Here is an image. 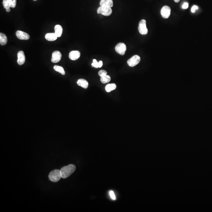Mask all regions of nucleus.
Masks as SVG:
<instances>
[{
    "label": "nucleus",
    "mask_w": 212,
    "mask_h": 212,
    "mask_svg": "<svg viewBox=\"0 0 212 212\" xmlns=\"http://www.w3.org/2000/svg\"><path fill=\"white\" fill-rule=\"evenodd\" d=\"M76 170V167L73 164H70L63 167L60 170L61 177L63 179L67 178L72 174Z\"/></svg>",
    "instance_id": "f257e3e1"
},
{
    "label": "nucleus",
    "mask_w": 212,
    "mask_h": 212,
    "mask_svg": "<svg viewBox=\"0 0 212 212\" xmlns=\"http://www.w3.org/2000/svg\"><path fill=\"white\" fill-rule=\"evenodd\" d=\"M48 177L50 180L53 182H58L62 178L60 170L55 169L51 171L49 174Z\"/></svg>",
    "instance_id": "f03ea898"
},
{
    "label": "nucleus",
    "mask_w": 212,
    "mask_h": 212,
    "mask_svg": "<svg viewBox=\"0 0 212 212\" xmlns=\"http://www.w3.org/2000/svg\"><path fill=\"white\" fill-rule=\"evenodd\" d=\"M112 12L111 8L108 6H101L97 10L98 14H101L106 16L110 15Z\"/></svg>",
    "instance_id": "7ed1b4c3"
},
{
    "label": "nucleus",
    "mask_w": 212,
    "mask_h": 212,
    "mask_svg": "<svg viewBox=\"0 0 212 212\" xmlns=\"http://www.w3.org/2000/svg\"><path fill=\"white\" fill-rule=\"evenodd\" d=\"M138 30L141 35H145L147 34L148 30L146 26V21L144 19L141 20L139 22Z\"/></svg>",
    "instance_id": "20e7f679"
},
{
    "label": "nucleus",
    "mask_w": 212,
    "mask_h": 212,
    "mask_svg": "<svg viewBox=\"0 0 212 212\" xmlns=\"http://www.w3.org/2000/svg\"><path fill=\"white\" fill-rule=\"evenodd\" d=\"M140 57L138 55H134L127 61L128 65L130 67H134L140 62Z\"/></svg>",
    "instance_id": "39448f33"
},
{
    "label": "nucleus",
    "mask_w": 212,
    "mask_h": 212,
    "mask_svg": "<svg viewBox=\"0 0 212 212\" xmlns=\"http://www.w3.org/2000/svg\"><path fill=\"white\" fill-rule=\"evenodd\" d=\"M115 48L116 52L121 55H123L125 54L127 50L126 46L123 43H119L117 44Z\"/></svg>",
    "instance_id": "423d86ee"
},
{
    "label": "nucleus",
    "mask_w": 212,
    "mask_h": 212,
    "mask_svg": "<svg viewBox=\"0 0 212 212\" xmlns=\"http://www.w3.org/2000/svg\"><path fill=\"white\" fill-rule=\"evenodd\" d=\"M171 9L167 6H165L162 7L161 10V14L163 18H167L170 16Z\"/></svg>",
    "instance_id": "0eeeda50"
},
{
    "label": "nucleus",
    "mask_w": 212,
    "mask_h": 212,
    "mask_svg": "<svg viewBox=\"0 0 212 212\" xmlns=\"http://www.w3.org/2000/svg\"><path fill=\"white\" fill-rule=\"evenodd\" d=\"M16 35L18 38L21 40H28L30 38L29 34L20 30L17 31L16 32Z\"/></svg>",
    "instance_id": "6e6552de"
},
{
    "label": "nucleus",
    "mask_w": 212,
    "mask_h": 212,
    "mask_svg": "<svg viewBox=\"0 0 212 212\" xmlns=\"http://www.w3.org/2000/svg\"><path fill=\"white\" fill-rule=\"evenodd\" d=\"M62 55L60 52L56 51L53 53L51 61L53 63H57L61 60Z\"/></svg>",
    "instance_id": "1a4fd4ad"
},
{
    "label": "nucleus",
    "mask_w": 212,
    "mask_h": 212,
    "mask_svg": "<svg viewBox=\"0 0 212 212\" xmlns=\"http://www.w3.org/2000/svg\"><path fill=\"white\" fill-rule=\"evenodd\" d=\"M17 63L20 65H22L25 63V53L23 51L18 52L17 54Z\"/></svg>",
    "instance_id": "9d476101"
},
{
    "label": "nucleus",
    "mask_w": 212,
    "mask_h": 212,
    "mask_svg": "<svg viewBox=\"0 0 212 212\" xmlns=\"http://www.w3.org/2000/svg\"><path fill=\"white\" fill-rule=\"evenodd\" d=\"M80 53L78 51H72L69 53V57L71 60L75 61L80 57Z\"/></svg>",
    "instance_id": "9b49d317"
},
{
    "label": "nucleus",
    "mask_w": 212,
    "mask_h": 212,
    "mask_svg": "<svg viewBox=\"0 0 212 212\" xmlns=\"http://www.w3.org/2000/svg\"><path fill=\"white\" fill-rule=\"evenodd\" d=\"M77 84L85 89H86L88 87V82L83 79H80L79 80L77 81Z\"/></svg>",
    "instance_id": "f8f14e48"
},
{
    "label": "nucleus",
    "mask_w": 212,
    "mask_h": 212,
    "mask_svg": "<svg viewBox=\"0 0 212 212\" xmlns=\"http://www.w3.org/2000/svg\"><path fill=\"white\" fill-rule=\"evenodd\" d=\"M100 5L112 8L113 6V2L112 0H101Z\"/></svg>",
    "instance_id": "ddd939ff"
},
{
    "label": "nucleus",
    "mask_w": 212,
    "mask_h": 212,
    "mask_svg": "<svg viewBox=\"0 0 212 212\" xmlns=\"http://www.w3.org/2000/svg\"><path fill=\"white\" fill-rule=\"evenodd\" d=\"M57 37V36L55 33H48L45 35L46 39L48 41H54L56 40Z\"/></svg>",
    "instance_id": "4468645a"
},
{
    "label": "nucleus",
    "mask_w": 212,
    "mask_h": 212,
    "mask_svg": "<svg viewBox=\"0 0 212 212\" xmlns=\"http://www.w3.org/2000/svg\"><path fill=\"white\" fill-rule=\"evenodd\" d=\"M55 33L57 37H60L63 33V29L62 26L60 25H56L55 27Z\"/></svg>",
    "instance_id": "2eb2a0df"
},
{
    "label": "nucleus",
    "mask_w": 212,
    "mask_h": 212,
    "mask_svg": "<svg viewBox=\"0 0 212 212\" xmlns=\"http://www.w3.org/2000/svg\"><path fill=\"white\" fill-rule=\"evenodd\" d=\"M8 41L7 37L6 35L1 33H0V44L1 45H6Z\"/></svg>",
    "instance_id": "dca6fc26"
},
{
    "label": "nucleus",
    "mask_w": 212,
    "mask_h": 212,
    "mask_svg": "<svg viewBox=\"0 0 212 212\" xmlns=\"http://www.w3.org/2000/svg\"><path fill=\"white\" fill-rule=\"evenodd\" d=\"M116 85L115 84H109L106 86L105 90L107 92H109L116 89Z\"/></svg>",
    "instance_id": "f3484780"
},
{
    "label": "nucleus",
    "mask_w": 212,
    "mask_h": 212,
    "mask_svg": "<svg viewBox=\"0 0 212 212\" xmlns=\"http://www.w3.org/2000/svg\"><path fill=\"white\" fill-rule=\"evenodd\" d=\"M54 70L57 72H60L63 75H64L65 74V72L64 70V68H63L62 66H59L55 65L53 67Z\"/></svg>",
    "instance_id": "a211bd4d"
},
{
    "label": "nucleus",
    "mask_w": 212,
    "mask_h": 212,
    "mask_svg": "<svg viewBox=\"0 0 212 212\" xmlns=\"http://www.w3.org/2000/svg\"><path fill=\"white\" fill-rule=\"evenodd\" d=\"M92 66L94 67L98 68H101L103 66V62L100 61L99 62H97V60L95 59L93 60V63L92 64Z\"/></svg>",
    "instance_id": "6ab92c4d"
},
{
    "label": "nucleus",
    "mask_w": 212,
    "mask_h": 212,
    "mask_svg": "<svg viewBox=\"0 0 212 212\" xmlns=\"http://www.w3.org/2000/svg\"><path fill=\"white\" fill-rule=\"evenodd\" d=\"M101 81L103 84L109 83L111 80V78L109 75H106L101 78Z\"/></svg>",
    "instance_id": "aec40b11"
},
{
    "label": "nucleus",
    "mask_w": 212,
    "mask_h": 212,
    "mask_svg": "<svg viewBox=\"0 0 212 212\" xmlns=\"http://www.w3.org/2000/svg\"><path fill=\"white\" fill-rule=\"evenodd\" d=\"M3 4L4 7L6 9L9 8L11 7V5L10 0H3Z\"/></svg>",
    "instance_id": "412c9836"
},
{
    "label": "nucleus",
    "mask_w": 212,
    "mask_h": 212,
    "mask_svg": "<svg viewBox=\"0 0 212 212\" xmlns=\"http://www.w3.org/2000/svg\"><path fill=\"white\" fill-rule=\"evenodd\" d=\"M99 76L101 77H103L107 75V72L105 70H101L98 72Z\"/></svg>",
    "instance_id": "4be33fe9"
},
{
    "label": "nucleus",
    "mask_w": 212,
    "mask_h": 212,
    "mask_svg": "<svg viewBox=\"0 0 212 212\" xmlns=\"http://www.w3.org/2000/svg\"><path fill=\"white\" fill-rule=\"evenodd\" d=\"M10 2L11 5V7L12 8H14L15 7L17 4V0H10Z\"/></svg>",
    "instance_id": "5701e85b"
},
{
    "label": "nucleus",
    "mask_w": 212,
    "mask_h": 212,
    "mask_svg": "<svg viewBox=\"0 0 212 212\" xmlns=\"http://www.w3.org/2000/svg\"><path fill=\"white\" fill-rule=\"evenodd\" d=\"M109 193H110V196L112 199L113 200H115L116 199L115 195L113 191H110Z\"/></svg>",
    "instance_id": "b1692460"
},
{
    "label": "nucleus",
    "mask_w": 212,
    "mask_h": 212,
    "mask_svg": "<svg viewBox=\"0 0 212 212\" xmlns=\"http://www.w3.org/2000/svg\"><path fill=\"white\" fill-rule=\"evenodd\" d=\"M198 7L197 6H193L192 7V8H191V12H192V13H194L195 12L196 10H198Z\"/></svg>",
    "instance_id": "393cba45"
},
{
    "label": "nucleus",
    "mask_w": 212,
    "mask_h": 212,
    "mask_svg": "<svg viewBox=\"0 0 212 212\" xmlns=\"http://www.w3.org/2000/svg\"><path fill=\"white\" fill-rule=\"evenodd\" d=\"M188 7V4L187 3H185L182 6V8L183 9H186Z\"/></svg>",
    "instance_id": "a878e982"
},
{
    "label": "nucleus",
    "mask_w": 212,
    "mask_h": 212,
    "mask_svg": "<svg viewBox=\"0 0 212 212\" xmlns=\"http://www.w3.org/2000/svg\"><path fill=\"white\" fill-rule=\"evenodd\" d=\"M6 11L7 12H10V8H8V9H6Z\"/></svg>",
    "instance_id": "bb28decb"
},
{
    "label": "nucleus",
    "mask_w": 212,
    "mask_h": 212,
    "mask_svg": "<svg viewBox=\"0 0 212 212\" xmlns=\"http://www.w3.org/2000/svg\"><path fill=\"white\" fill-rule=\"evenodd\" d=\"M180 0H174L175 2L176 3H179V2H180Z\"/></svg>",
    "instance_id": "cd10ccee"
},
{
    "label": "nucleus",
    "mask_w": 212,
    "mask_h": 212,
    "mask_svg": "<svg viewBox=\"0 0 212 212\" xmlns=\"http://www.w3.org/2000/svg\"><path fill=\"white\" fill-rule=\"evenodd\" d=\"M33 1H36L37 0H33Z\"/></svg>",
    "instance_id": "c85d7f7f"
}]
</instances>
